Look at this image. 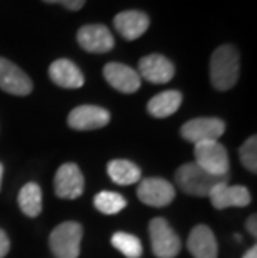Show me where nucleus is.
Instances as JSON below:
<instances>
[{
    "label": "nucleus",
    "instance_id": "nucleus-1",
    "mask_svg": "<svg viewBox=\"0 0 257 258\" xmlns=\"http://www.w3.org/2000/svg\"><path fill=\"white\" fill-rule=\"evenodd\" d=\"M211 84L219 92L231 90L239 79V52L232 45L217 47L209 65Z\"/></svg>",
    "mask_w": 257,
    "mask_h": 258
},
{
    "label": "nucleus",
    "instance_id": "nucleus-2",
    "mask_svg": "<svg viewBox=\"0 0 257 258\" xmlns=\"http://www.w3.org/2000/svg\"><path fill=\"white\" fill-rule=\"evenodd\" d=\"M227 177H217L204 168H200L197 163H185L179 167L176 172V183L179 188L192 197H209L211 190L217 183L226 182Z\"/></svg>",
    "mask_w": 257,
    "mask_h": 258
},
{
    "label": "nucleus",
    "instance_id": "nucleus-3",
    "mask_svg": "<svg viewBox=\"0 0 257 258\" xmlns=\"http://www.w3.org/2000/svg\"><path fill=\"white\" fill-rule=\"evenodd\" d=\"M195 163L217 177H227L229 173V155L226 147L219 144V140L199 142L194 145Z\"/></svg>",
    "mask_w": 257,
    "mask_h": 258
},
{
    "label": "nucleus",
    "instance_id": "nucleus-4",
    "mask_svg": "<svg viewBox=\"0 0 257 258\" xmlns=\"http://www.w3.org/2000/svg\"><path fill=\"white\" fill-rule=\"evenodd\" d=\"M82 227L77 222H64L50 233V250L56 258H77L80 255Z\"/></svg>",
    "mask_w": 257,
    "mask_h": 258
},
{
    "label": "nucleus",
    "instance_id": "nucleus-5",
    "mask_svg": "<svg viewBox=\"0 0 257 258\" xmlns=\"http://www.w3.org/2000/svg\"><path fill=\"white\" fill-rule=\"evenodd\" d=\"M149 235L152 251L157 258H176L182 248L179 235L174 232L167 220L161 217L154 218L149 223Z\"/></svg>",
    "mask_w": 257,
    "mask_h": 258
},
{
    "label": "nucleus",
    "instance_id": "nucleus-6",
    "mask_svg": "<svg viewBox=\"0 0 257 258\" xmlns=\"http://www.w3.org/2000/svg\"><path fill=\"white\" fill-rule=\"evenodd\" d=\"M226 132L224 120L217 117H199L185 122L180 128V135L184 140L190 144H199V142L219 140Z\"/></svg>",
    "mask_w": 257,
    "mask_h": 258
},
{
    "label": "nucleus",
    "instance_id": "nucleus-7",
    "mask_svg": "<svg viewBox=\"0 0 257 258\" xmlns=\"http://www.w3.org/2000/svg\"><path fill=\"white\" fill-rule=\"evenodd\" d=\"M0 89L10 95L25 97L34 90L30 77L14 62L0 57Z\"/></svg>",
    "mask_w": 257,
    "mask_h": 258
},
{
    "label": "nucleus",
    "instance_id": "nucleus-8",
    "mask_svg": "<svg viewBox=\"0 0 257 258\" xmlns=\"http://www.w3.org/2000/svg\"><path fill=\"white\" fill-rule=\"evenodd\" d=\"M137 197L144 205L166 207L176 199V188L171 185V182H167L164 178H144L139 183Z\"/></svg>",
    "mask_w": 257,
    "mask_h": 258
},
{
    "label": "nucleus",
    "instance_id": "nucleus-9",
    "mask_svg": "<svg viewBox=\"0 0 257 258\" xmlns=\"http://www.w3.org/2000/svg\"><path fill=\"white\" fill-rule=\"evenodd\" d=\"M84 175L80 168L75 163H64L57 170L56 178H54V186H56V194L60 199L65 200H75L79 199L84 191Z\"/></svg>",
    "mask_w": 257,
    "mask_h": 258
},
{
    "label": "nucleus",
    "instance_id": "nucleus-10",
    "mask_svg": "<svg viewBox=\"0 0 257 258\" xmlns=\"http://www.w3.org/2000/svg\"><path fill=\"white\" fill-rule=\"evenodd\" d=\"M77 42L85 52L90 53H107L116 45L112 32L106 25L100 24H90L82 27L77 32Z\"/></svg>",
    "mask_w": 257,
    "mask_h": 258
},
{
    "label": "nucleus",
    "instance_id": "nucleus-11",
    "mask_svg": "<svg viewBox=\"0 0 257 258\" xmlns=\"http://www.w3.org/2000/svg\"><path fill=\"white\" fill-rule=\"evenodd\" d=\"M111 122L109 110L97 105H80L69 113L67 123L74 130H97Z\"/></svg>",
    "mask_w": 257,
    "mask_h": 258
},
{
    "label": "nucleus",
    "instance_id": "nucleus-12",
    "mask_svg": "<svg viewBox=\"0 0 257 258\" xmlns=\"http://www.w3.org/2000/svg\"><path fill=\"white\" fill-rule=\"evenodd\" d=\"M137 74L140 79L150 82V84L162 85L174 79L176 69H174V63L167 57L159 55V53H152V55L140 58Z\"/></svg>",
    "mask_w": 257,
    "mask_h": 258
},
{
    "label": "nucleus",
    "instance_id": "nucleus-13",
    "mask_svg": "<svg viewBox=\"0 0 257 258\" xmlns=\"http://www.w3.org/2000/svg\"><path fill=\"white\" fill-rule=\"evenodd\" d=\"M211 203L217 210H224L229 207H247L250 203V191L242 185H229L226 182L217 183L209 194Z\"/></svg>",
    "mask_w": 257,
    "mask_h": 258
},
{
    "label": "nucleus",
    "instance_id": "nucleus-14",
    "mask_svg": "<svg viewBox=\"0 0 257 258\" xmlns=\"http://www.w3.org/2000/svg\"><path fill=\"white\" fill-rule=\"evenodd\" d=\"M104 79L109 82V85L122 93H134L140 89L142 79L139 77L137 70L130 69L129 65L111 62L104 67Z\"/></svg>",
    "mask_w": 257,
    "mask_h": 258
},
{
    "label": "nucleus",
    "instance_id": "nucleus-15",
    "mask_svg": "<svg viewBox=\"0 0 257 258\" xmlns=\"http://www.w3.org/2000/svg\"><path fill=\"white\" fill-rule=\"evenodd\" d=\"M150 25L149 15L140 10H124L114 17V27L125 40H137Z\"/></svg>",
    "mask_w": 257,
    "mask_h": 258
},
{
    "label": "nucleus",
    "instance_id": "nucleus-16",
    "mask_svg": "<svg viewBox=\"0 0 257 258\" xmlns=\"http://www.w3.org/2000/svg\"><path fill=\"white\" fill-rule=\"evenodd\" d=\"M48 77L56 85L62 89H80L84 85V74L69 58H57L48 67Z\"/></svg>",
    "mask_w": 257,
    "mask_h": 258
},
{
    "label": "nucleus",
    "instance_id": "nucleus-17",
    "mask_svg": "<svg viewBox=\"0 0 257 258\" xmlns=\"http://www.w3.org/2000/svg\"><path fill=\"white\" fill-rule=\"evenodd\" d=\"M187 248L194 258H217L219 246L214 232L207 225H197L187 238Z\"/></svg>",
    "mask_w": 257,
    "mask_h": 258
},
{
    "label": "nucleus",
    "instance_id": "nucleus-18",
    "mask_svg": "<svg viewBox=\"0 0 257 258\" xmlns=\"http://www.w3.org/2000/svg\"><path fill=\"white\" fill-rule=\"evenodd\" d=\"M182 103V93L179 90H166L152 97L147 103V112L156 118H166L174 115Z\"/></svg>",
    "mask_w": 257,
    "mask_h": 258
},
{
    "label": "nucleus",
    "instance_id": "nucleus-19",
    "mask_svg": "<svg viewBox=\"0 0 257 258\" xmlns=\"http://www.w3.org/2000/svg\"><path fill=\"white\" fill-rule=\"evenodd\" d=\"M107 173L117 185H132L140 182L142 172L135 163L129 160H112L107 165Z\"/></svg>",
    "mask_w": 257,
    "mask_h": 258
},
{
    "label": "nucleus",
    "instance_id": "nucleus-20",
    "mask_svg": "<svg viewBox=\"0 0 257 258\" xmlns=\"http://www.w3.org/2000/svg\"><path fill=\"white\" fill-rule=\"evenodd\" d=\"M19 207L27 217L35 218L42 212V190L35 182H29L19 191Z\"/></svg>",
    "mask_w": 257,
    "mask_h": 258
},
{
    "label": "nucleus",
    "instance_id": "nucleus-21",
    "mask_svg": "<svg viewBox=\"0 0 257 258\" xmlns=\"http://www.w3.org/2000/svg\"><path fill=\"white\" fill-rule=\"evenodd\" d=\"M94 205L104 215H116L120 210H124L127 205V200L117 191H99L94 199Z\"/></svg>",
    "mask_w": 257,
    "mask_h": 258
},
{
    "label": "nucleus",
    "instance_id": "nucleus-22",
    "mask_svg": "<svg viewBox=\"0 0 257 258\" xmlns=\"http://www.w3.org/2000/svg\"><path fill=\"white\" fill-rule=\"evenodd\" d=\"M112 245L114 248L119 250L120 253L127 258H140L142 256V243L135 235L117 232L112 235Z\"/></svg>",
    "mask_w": 257,
    "mask_h": 258
},
{
    "label": "nucleus",
    "instance_id": "nucleus-23",
    "mask_svg": "<svg viewBox=\"0 0 257 258\" xmlns=\"http://www.w3.org/2000/svg\"><path fill=\"white\" fill-rule=\"evenodd\" d=\"M239 157L242 165L249 170V172L255 173L257 172V139L255 135H252L250 139L244 142V145L240 147Z\"/></svg>",
    "mask_w": 257,
    "mask_h": 258
},
{
    "label": "nucleus",
    "instance_id": "nucleus-24",
    "mask_svg": "<svg viewBox=\"0 0 257 258\" xmlns=\"http://www.w3.org/2000/svg\"><path fill=\"white\" fill-rule=\"evenodd\" d=\"M45 4H60L64 5L67 10H72V12H77L82 7H84L85 0H43Z\"/></svg>",
    "mask_w": 257,
    "mask_h": 258
},
{
    "label": "nucleus",
    "instance_id": "nucleus-25",
    "mask_svg": "<svg viewBox=\"0 0 257 258\" xmlns=\"http://www.w3.org/2000/svg\"><path fill=\"white\" fill-rule=\"evenodd\" d=\"M9 250H10L9 237H7V233H5L4 230H0V258H4L5 255H7Z\"/></svg>",
    "mask_w": 257,
    "mask_h": 258
},
{
    "label": "nucleus",
    "instance_id": "nucleus-26",
    "mask_svg": "<svg viewBox=\"0 0 257 258\" xmlns=\"http://www.w3.org/2000/svg\"><path fill=\"white\" fill-rule=\"evenodd\" d=\"M255 223H257V217L255 215L249 217L247 223H245V227H247V232L252 235V237H257V227H255Z\"/></svg>",
    "mask_w": 257,
    "mask_h": 258
},
{
    "label": "nucleus",
    "instance_id": "nucleus-27",
    "mask_svg": "<svg viewBox=\"0 0 257 258\" xmlns=\"http://www.w3.org/2000/svg\"><path fill=\"white\" fill-rule=\"evenodd\" d=\"M244 258H257V246H252L250 250L245 251Z\"/></svg>",
    "mask_w": 257,
    "mask_h": 258
},
{
    "label": "nucleus",
    "instance_id": "nucleus-28",
    "mask_svg": "<svg viewBox=\"0 0 257 258\" xmlns=\"http://www.w3.org/2000/svg\"><path fill=\"white\" fill-rule=\"evenodd\" d=\"M2 175H4V167H2V163H0V183H2Z\"/></svg>",
    "mask_w": 257,
    "mask_h": 258
}]
</instances>
